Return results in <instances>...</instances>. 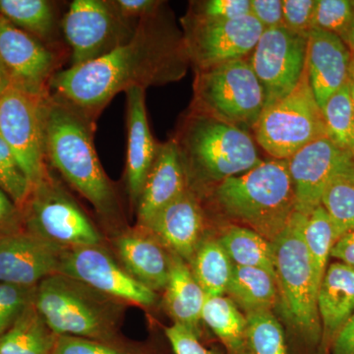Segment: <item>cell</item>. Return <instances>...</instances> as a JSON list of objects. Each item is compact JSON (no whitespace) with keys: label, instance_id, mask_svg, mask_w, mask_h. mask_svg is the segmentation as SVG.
<instances>
[{"label":"cell","instance_id":"obj_6","mask_svg":"<svg viewBox=\"0 0 354 354\" xmlns=\"http://www.w3.org/2000/svg\"><path fill=\"white\" fill-rule=\"evenodd\" d=\"M34 305L55 335L99 341L113 334L120 312L115 298L60 274L39 283Z\"/></svg>","mask_w":354,"mask_h":354},{"label":"cell","instance_id":"obj_45","mask_svg":"<svg viewBox=\"0 0 354 354\" xmlns=\"http://www.w3.org/2000/svg\"><path fill=\"white\" fill-rule=\"evenodd\" d=\"M330 257L354 269V232L342 235L335 241Z\"/></svg>","mask_w":354,"mask_h":354},{"label":"cell","instance_id":"obj_34","mask_svg":"<svg viewBox=\"0 0 354 354\" xmlns=\"http://www.w3.org/2000/svg\"><path fill=\"white\" fill-rule=\"evenodd\" d=\"M321 205L332 218L339 239L354 232V174L335 178L324 191Z\"/></svg>","mask_w":354,"mask_h":354},{"label":"cell","instance_id":"obj_25","mask_svg":"<svg viewBox=\"0 0 354 354\" xmlns=\"http://www.w3.org/2000/svg\"><path fill=\"white\" fill-rule=\"evenodd\" d=\"M206 298V292L195 279L187 263L176 254H171L165 305L174 323L185 326L200 335L203 307Z\"/></svg>","mask_w":354,"mask_h":354},{"label":"cell","instance_id":"obj_29","mask_svg":"<svg viewBox=\"0 0 354 354\" xmlns=\"http://www.w3.org/2000/svg\"><path fill=\"white\" fill-rule=\"evenodd\" d=\"M218 239L232 264L262 269L276 279L272 242L250 228L239 225L227 228Z\"/></svg>","mask_w":354,"mask_h":354},{"label":"cell","instance_id":"obj_27","mask_svg":"<svg viewBox=\"0 0 354 354\" xmlns=\"http://www.w3.org/2000/svg\"><path fill=\"white\" fill-rule=\"evenodd\" d=\"M57 337L32 302L0 337V354H53Z\"/></svg>","mask_w":354,"mask_h":354},{"label":"cell","instance_id":"obj_41","mask_svg":"<svg viewBox=\"0 0 354 354\" xmlns=\"http://www.w3.org/2000/svg\"><path fill=\"white\" fill-rule=\"evenodd\" d=\"M53 354H127L101 342L74 335H58Z\"/></svg>","mask_w":354,"mask_h":354},{"label":"cell","instance_id":"obj_9","mask_svg":"<svg viewBox=\"0 0 354 354\" xmlns=\"http://www.w3.org/2000/svg\"><path fill=\"white\" fill-rule=\"evenodd\" d=\"M253 130L256 142L276 160H288L312 142L327 137L323 111L310 87L306 67L292 92L263 109Z\"/></svg>","mask_w":354,"mask_h":354},{"label":"cell","instance_id":"obj_40","mask_svg":"<svg viewBox=\"0 0 354 354\" xmlns=\"http://www.w3.org/2000/svg\"><path fill=\"white\" fill-rule=\"evenodd\" d=\"M165 333L174 354H223L216 349L207 348L200 341V335L180 324L174 323L167 327Z\"/></svg>","mask_w":354,"mask_h":354},{"label":"cell","instance_id":"obj_15","mask_svg":"<svg viewBox=\"0 0 354 354\" xmlns=\"http://www.w3.org/2000/svg\"><path fill=\"white\" fill-rule=\"evenodd\" d=\"M57 274L118 300L146 307L157 301V292L133 278L100 245L65 249Z\"/></svg>","mask_w":354,"mask_h":354},{"label":"cell","instance_id":"obj_32","mask_svg":"<svg viewBox=\"0 0 354 354\" xmlns=\"http://www.w3.org/2000/svg\"><path fill=\"white\" fill-rule=\"evenodd\" d=\"M322 111L328 138L354 155V108L348 83L328 100Z\"/></svg>","mask_w":354,"mask_h":354},{"label":"cell","instance_id":"obj_35","mask_svg":"<svg viewBox=\"0 0 354 354\" xmlns=\"http://www.w3.org/2000/svg\"><path fill=\"white\" fill-rule=\"evenodd\" d=\"M32 185L9 147L0 137V190L20 209L31 192Z\"/></svg>","mask_w":354,"mask_h":354},{"label":"cell","instance_id":"obj_31","mask_svg":"<svg viewBox=\"0 0 354 354\" xmlns=\"http://www.w3.org/2000/svg\"><path fill=\"white\" fill-rule=\"evenodd\" d=\"M304 235L317 286L320 288L329 266L333 247L339 239L334 223L322 205L307 216Z\"/></svg>","mask_w":354,"mask_h":354},{"label":"cell","instance_id":"obj_48","mask_svg":"<svg viewBox=\"0 0 354 354\" xmlns=\"http://www.w3.org/2000/svg\"><path fill=\"white\" fill-rule=\"evenodd\" d=\"M342 41L346 44L351 53H354V19L353 23H351V27H349L348 31L346 32V34L342 38Z\"/></svg>","mask_w":354,"mask_h":354},{"label":"cell","instance_id":"obj_44","mask_svg":"<svg viewBox=\"0 0 354 354\" xmlns=\"http://www.w3.org/2000/svg\"><path fill=\"white\" fill-rule=\"evenodd\" d=\"M24 230L22 212L8 195L0 190V236Z\"/></svg>","mask_w":354,"mask_h":354},{"label":"cell","instance_id":"obj_33","mask_svg":"<svg viewBox=\"0 0 354 354\" xmlns=\"http://www.w3.org/2000/svg\"><path fill=\"white\" fill-rule=\"evenodd\" d=\"M249 354H290L283 325L274 312L246 314Z\"/></svg>","mask_w":354,"mask_h":354},{"label":"cell","instance_id":"obj_42","mask_svg":"<svg viewBox=\"0 0 354 354\" xmlns=\"http://www.w3.org/2000/svg\"><path fill=\"white\" fill-rule=\"evenodd\" d=\"M111 2L121 17L135 25L140 20L158 13L165 6V2L158 0H111Z\"/></svg>","mask_w":354,"mask_h":354},{"label":"cell","instance_id":"obj_47","mask_svg":"<svg viewBox=\"0 0 354 354\" xmlns=\"http://www.w3.org/2000/svg\"><path fill=\"white\" fill-rule=\"evenodd\" d=\"M12 80H11L10 75L8 71L0 60V97H2L7 91L12 87Z\"/></svg>","mask_w":354,"mask_h":354},{"label":"cell","instance_id":"obj_24","mask_svg":"<svg viewBox=\"0 0 354 354\" xmlns=\"http://www.w3.org/2000/svg\"><path fill=\"white\" fill-rule=\"evenodd\" d=\"M60 2L0 0V16L51 48L68 51L62 36Z\"/></svg>","mask_w":354,"mask_h":354},{"label":"cell","instance_id":"obj_30","mask_svg":"<svg viewBox=\"0 0 354 354\" xmlns=\"http://www.w3.org/2000/svg\"><path fill=\"white\" fill-rule=\"evenodd\" d=\"M189 264L191 272L207 295H225L234 265L218 239L203 237Z\"/></svg>","mask_w":354,"mask_h":354},{"label":"cell","instance_id":"obj_51","mask_svg":"<svg viewBox=\"0 0 354 354\" xmlns=\"http://www.w3.org/2000/svg\"><path fill=\"white\" fill-rule=\"evenodd\" d=\"M351 4H353V9H354V0H353V1H351Z\"/></svg>","mask_w":354,"mask_h":354},{"label":"cell","instance_id":"obj_8","mask_svg":"<svg viewBox=\"0 0 354 354\" xmlns=\"http://www.w3.org/2000/svg\"><path fill=\"white\" fill-rule=\"evenodd\" d=\"M190 109L241 128H253L265 106L262 86L248 59L197 71Z\"/></svg>","mask_w":354,"mask_h":354},{"label":"cell","instance_id":"obj_16","mask_svg":"<svg viewBox=\"0 0 354 354\" xmlns=\"http://www.w3.org/2000/svg\"><path fill=\"white\" fill-rule=\"evenodd\" d=\"M295 209L309 215L321 205L324 191L337 176L354 174V155L328 137L312 142L288 158Z\"/></svg>","mask_w":354,"mask_h":354},{"label":"cell","instance_id":"obj_43","mask_svg":"<svg viewBox=\"0 0 354 354\" xmlns=\"http://www.w3.org/2000/svg\"><path fill=\"white\" fill-rule=\"evenodd\" d=\"M250 14L264 30L283 25L281 0H250Z\"/></svg>","mask_w":354,"mask_h":354},{"label":"cell","instance_id":"obj_23","mask_svg":"<svg viewBox=\"0 0 354 354\" xmlns=\"http://www.w3.org/2000/svg\"><path fill=\"white\" fill-rule=\"evenodd\" d=\"M127 232L118 237L116 248L125 270L151 290H165L171 271V254L148 230Z\"/></svg>","mask_w":354,"mask_h":354},{"label":"cell","instance_id":"obj_49","mask_svg":"<svg viewBox=\"0 0 354 354\" xmlns=\"http://www.w3.org/2000/svg\"><path fill=\"white\" fill-rule=\"evenodd\" d=\"M348 85L349 88H351V99H353V104L354 108V79L349 78Z\"/></svg>","mask_w":354,"mask_h":354},{"label":"cell","instance_id":"obj_46","mask_svg":"<svg viewBox=\"0 0 354 354\" xmlns=\"http://www.w3.org/2000/svg\"><path fill=\"white\" fill-rule=\"evenodd\" d=\"M330 354H354V313L337 335Z\"/></svg>","mask_w":354,"mask_h":354},{"label":"cell","instance_id":"obj_38","mask_svg":"<svg viewBox=\"0 0 354 354\" xmlns=\"http://www.w3.org/2000/svg\"><path fill=\"white\" fill-rule=\"evenodd\" d=\"M186 15L198 19L232 20L250 14V0H202L190 2Z\"/></svg>","mask_w":354,"mask_h":354},{"label":"cell","instance_id":"obj_28","mask_svg":"<svg viewBox=\"0 0 354 354\" xmlns=\"http://www.w3.org/2000/svg\"><path fill=\"white\" fill-rule=\"evenodd\" d=\"M202 321L218 337L227 354H249L245 314L230 298L207 295Z\"/></svg>","mask_w":354,"mask_h":354},{"label":"cell","instance_id":"obj_4","mask_svg":"<svg viewBox=\"0 0 354 354\" xmlns=\"http://www.w3.org/2000/svg\"><path fill=\"white\" fill-rule=\"evenodd\" d=\"M215 199L228 218L274 241L295 211L288 160H262L245 174L221 181Z\"/></svg>","mask_w":354,"mask_h":354},{"label":"cell","instance_id":"obj_36","mask_svg":"<svg viewBox=\"0 0 354 354\" xmlns=\"http://www.w3.org/2000/svg\"><path fill=\"white\" fill-rule=\"evenodd\" d=\"M354 19V9L348 0H317L313 29L332 32L342 39Z\"/></svg>","mask_w":354,"mask_h":354},{"label":"cell","instance_id":"obj_3","mask_svg":"<svg viewBox=\"0 0 354 354\" xmlns=\"http://www.w3.org/2000/svg\"><path fill=\"white\" fill-rule=\"evenodd\" d=\"M307 216L295 209L285 230L272 242L279 308L290 334V354H317L322 337L319 288L304 241Z\"/></svg>","mask_w":354,"mask_h":354},{"label":"cell","instance_id":"obj_50","mask_svg":"<svg viewBox=\"0 0 354 354\" xmlns=\"http://www.w3.org/2000/svg\"><path fill=\"white\" fill-rule=\"evenodd\" d=\"M349 78L354 79V53H353V57H351V76H349Z\"/></svg>","mask_w":354,"mask_h":354},{"label":"cell","instance_id":"obj_21","mask_svg":"<svg viewBox=\"0 0 354 354\" xmlns=\"http://www.w3.org/2000/svg\"><path fill=\"white\" fill-rule=\"evenodd\" d=\"M145 230L189 264L204 230V213L194 191L188 188L160 211Z\"/></svg>","mask_w":354,"mask_h":354},{"label":"cell","instance_id":"obj_37","mask_svg":"<svg viewBox=\"0 0 354 354\" xmlns=\"http://www.w3.org/2000/svg\"><path fill=\"white\" fill-rule=\"evenodd\" d=\"M36 288L0 281V337L12 327L23 312L34 302Z\"/></svg>","mask_w":354,"mask_h":354},{"label":"cell","instance_id":"obj_13","mask_svg":"<svg viewBox=\"0 0 354 354\" xmlns=\"http://www.w3.org/2000/svg\"><path fill=\"white\" fill-rule=\"evenodd\" d=\"M307 37L285 26L265 29L249 62L262 86L265 108L292 92L306 67Z\"/></svg>","mask_w":354,"mask_h":354},{"label":"cell","instance_id":"obj_12","mask_svg":"<svg viewBox=\"0 0 354 354\" xmlns=\"http://www.w3.org/2000/svg\"><path fill=\"white\" fill-rule=\"evenodd\" d=\"M44 99L13 86L0 97V137L32 186L43 178L48 167L44 153Z\"/></svg>","mask_w":354,"mask_h":354},{"label":"cell","instance_id":"obj_26","mask_svg":"<svg viewBox=\"0 0 354 354\" xmlns=\"http://www.w3.org/2000/svg\"><path fill=\"white\" fill-rule=\"evenodd\" d=\"M225 295L245 315L279 308L276 279L257 268L234 266Z\"/></svg>","mask_w":354,"mask_h":354},{"label":"cell","instance_id":"obj_2","mask_svg":"<svg viewBox=\"0 0 354 354\" xmlns=\"http://www.w3.org/2000/svg\"><path fill=\"white\" fill-rule=\"evenodd\" d=\"M46 164L91 203L102 218H120V203L95 151V122L50 93L43 100Z\"/></svg>","mask_w":354,"mask_h":354},{"label":"cell","instance_id":"obj_17","mask_svg":"<svg viewBox=\"0 0 354 354\" xmlns=\"http://www.w3.org/2000/svg\"><path fill=\"white\" fill-rule=\"evenodd\" d=\"M65 249L27 230L0 236V281L27 288L38 286L57 274Z\"/></svg>","mask_w":354,"mask_h":354},{"label":"cell","instance_id":"obj_5","mask_svg":"<svg viewBox=\"0 0 354 354\" xmlns=\"http://www.w3.org/2000/svg\"><path fill=\"white\" fill-rule=\"evenodd\" d=\"M176 140L188 181H221L241 176L262 160L255 142L243 128L189 109Z\"/></svg>","mask_w":354,"mask_h":354},{"label":"cell","instance_id":"obj_7","mask_svg":"<svg viewBox=\"0 0 354 354\" xmlns=\"http://www.w3.org/2000/svg\"><path fill=\"white\" fill-rule=\"evenodd\" d=\"M27 232L62 248L101 245L102 237L50 167L21 208Z\"/></svg>","mask_w":354,"mask_h":354},{"label":"cell","instance_id":"obj_39","mask_svg":"<svg viewBox=\"0 0 354 354\" xmlns=\"http://www.w3.org/2000/svg\"><path fill=\"white\" fill-rule=\"evenodd\" d=\"M317 0H281L283 26L301 36L308 37L313 29Z\"/></svg>","mask_w":354,"mask_h":354},{"label":"cell","instance_id":"obj_18","mask_svg":"<svg viewBox=\"0 0 354 354\" xmlns=\"http://www.w3.org/2000/svg\"><path fill=\"white\" fill-rule=\"evenodd\" d=\"M353 53L337 35L312 29L307 37L306 73L321 109L348 83Z\"/></svg>","mask_w":354,"mask_h":354},{"label":"cell","instance_id":"obj_20","mask_svg":"<svg viewBox=\"0 0 354 354\" xmlns=\"http://www.w3.org/2000/svg\"><path fill=\"white\" fill-rule=\"evenodd\" d=\"M127 94V153L125 179L132 206H137L160 144L153 138L146 109L145 88L135 87Z\"/></svg>","mask_w":354,"mask_h":354},{"label":"cell","instance_id":"obj_22","mask_svg":"<svg viewBox=\"0 0 354 354\" xmlns=\"http://www.w3.org/2000/svg\"><path fill=\"white\" fill-rule=\"evenodd\" d=\"M320 346L317 354H330L333 344L354 313V269L342 262L328 266L317 297Z\"/></svg>","mask_w":354,"mask_h":354},{"label":"cell","instance_id":"obj_11","mask_svg":"<svg viewBox=\"0 0 354 354\" xmlns=\"http://www.w3.org/2000/svg\"><path fill=\"white\" fill-rule=\"evenodd\" d=\"M181 24L186 53L196 72L247 59L264 32L252 15L232 20L198 19L185 15Z\"/></svg>","mask_w":354,"mask_h":354},{"label":"cell","instance_id":"obj_14","mask_svg":"<svg viewBox=\"0 0 354 354\" xmlns=\"http://www.w3.org/2000/svg\"><path fill=\"white\" fill-rule=\"evenodd\" d=\"M67 59L68 51L46 46L0 16V60L13 87L44 99L50 95L51 79Z\"/></svg>","mask_w":354,"mask_h":354},{"label":"cell","instance_id":"obj_19","mask_svg":"<svg viewBox=\"0 0 354 354\" xmlns=\"http://www.w3.org/2000/svg\"><path fill=\"white\" fill-rule=\"evenodd\" d=\"M189 188L176 140L160 144L137 203L138 227H148L155 216Z\"/></svg>","mask_w":354,"mask_h":354},{"label":"cell","instance_id":"obj_10","mask_svg":"<svg viewBox=\"0 0 354 354\" xmlns=\"http://www.w3.org/2000/svg\"><path fill=\"white\" fill-rule=\"evenodd\" d=\"M137 25L121 17L111 0L70 2L62 22L69 67L93 62L128 43Z\"/></svg>","mask_w":354,"mask_h":354},{"label":"cell","instance_id":"obj_1","mask_svg":"<svg viewBox=\"0 0 354 354\" xmlns=\"http://www.w3.org/2000/svg\"><path fill=\"white\" fill-rule=\"evenodd\" d=\"M189 64L183 34L164 6L139 21L128 43L93 62L57 72L50 93L95 122L116 95L179 80Z\"/></svg>","mask_w":354,"mask_h":354}]
</instances>
